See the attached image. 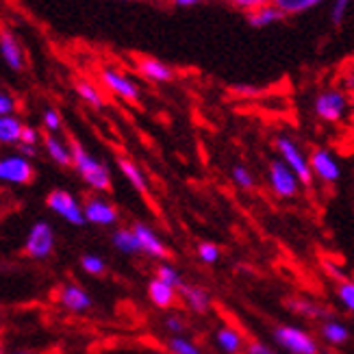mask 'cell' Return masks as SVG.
Segmentation results:
<instances>
[{
  "mask_svg": "<svg viewBox=\"0 0 354 354\" xmlns=\"http://www.w3.org/2000/svg\"><path fill=\"white\" fill-rule=\"evenodd\" d=\"M131 230L135 233L137 237V243H140V250L142 254L150 257V259H167V245L163 243V239L157 235V230L155 228H150L148 224L144 222H135L131 226Z\"/></svg>",
  "mask_w": 354,
  "mask_h": 354,
  "instance_id": "13",
  "label": "cell"
},
{
  "mask_svg": "<svg viewBox=\"0 0 354 354\" xmlns=\"http://www.w3.org/2000/svg\"><path fill=\"white\" fill-rule=\"evenodd\" d=\"M309 167L313 178H319L326 185H335L342 178V163L330 150L326 148H315L309 155Z\"/></svg>",
  "mask_w": 354,
  "mask_h": 354,
  "instance_id": "10",
  "label": "cell"
},
{
  "mask_svg": "<svg viewBox=\"0 0 354 354\" xmlns=\"http://www.w3.org/2000/svg\"><path fill=\"white\" fill-rule=\"evenodd\" d=\"M313 111L322 122H326V124H339V122L348 118V111H350L348 91L342 87L322 89L313 100Z\"/></svg>",
  "mask_w": 354,
  "mask_h": 354,
  "instance_id": "2",
  "label": "cell"
},
{
  "mask_svg": "<svg viewBox=\"0 0 354 354\" xmlns=\"http://www.w3.org/2000/svg\"><path fill=\"white\" fill-rule=\"evenodd\" d=\"M350 9H352V0H333V5H330V22L335 26H342L348 20Z\"/></svg>",
  "mask_w": 354,
  "mask_h": 354,
  "instance_id": "34",
  "label": "cell"
},
{
  "mask_svg": "<svg viewBox=\"0 0 354 354\" xmlns=\"http://www.w3.org/2000/svg\"><path fill=\"white\" fill-rule=\"evenodd\" d=\"M326 0H272V5L279 9L285 18H294V15L309 13L315 7L324 5Z\"/></svg>",
  "mask_w": 354,
  "mask_h": 354,
  "instance_id": "26",
  "label": "cell"
},
{
  "mask_svg": "<svg viewBox=\"0 0 354 354\" xmlns=\"http://www.w3.org/2000/svg\"><path fill=\"white\" fill-rule=\"evenodd\" d=\"M98 81H100L102 91H109L111 96L124 100V102H140V98H142L140 85H137V81L124 70H118L111 66L100 68Z\"/></svg>",
  "mask_w": 354,
  "mask_h": 354,
  "instance_id": "4",
  "label": "cell"
},
{
  "mask_svg": "<svg viewBox=\"0 0 354 354\" xmlns=\"http://www.w3.org/2000/svg\"><path fill=\"white\" fill-rule=\"evenodd\" d=\"M0 59L5 61V66L11 72H24V68H26L24 46L9 28H0Z\"/></svg>",
  "mask_w": 354,
  "mask_h": 354,
  "instance_id": "12",
  "label": "cell"
},
{
  "mask_svg": "<svg viewBox=\"0 0 354 354\" xmlns=\"http://www.w3.org/2000/svg\"><path fill=\"white\" fill-rule=\"evenodd\" d=\"M57 302L70 313H85L94 306V298H91L81 285H64L57 291Z\"/></svg>",
  "mask_w": 354,
  "mask_h": 354,
  "instance_id": "15",
  "label": "cell"
},
{
  "mask_svg": "<svg viewBox=\"0 0 354 354\" xmlns=\"http://www.w3.org/2000/svg\"><path fill=\"white\" fill-rule=\"evenodd\" d=\"M215 344L224 354H243L245 348V337L239 328L224 324L215 330Z\"/></svg>",
  "mask_w": 354,
  "mask_h": 354,
  "instance_id": "18",
  "label": "cell"
},
{
  "mask_svg": "<svg viewBox=\"0 0 354 354\" xmlns=\"http://www.w3.org/2000/svg\"><path fill=\"white\" fill-rule=\"evenodd\" d=\"M198 259L203 261L205 266H215L220 261L222 257V250H220V245L218 243H213V241H203V243H198V250H196Z\"/></svg>",
  "mask_w": 354,
  "mask_h": 354,
  "instance_id": "29",
  "label": "cell"
},
{
  "mask_svg": "<svg viewBox=\"0 0 354 354\" xmlns=\"http://www.w3.org/2000/svg\"><path fill=\"white\" fill-rule=\"evenodd\" d=\"M287 306L294 313L306 317V319H315V322H326L330 317H335L326 306H322L319 302H313V300H306V298H291L287 300Z\"/></svg>",
  "mask_w": 354,
  "mask_h": 354,
  "instance_id": "19",
  "label": "cell"
},
{
  "mask_svg": "<svg viewBox=\"0 0 354 354\" xmlns=\"http://www.w3.org/2000/svg\"><path fill=\"white\" fill-rule=\"evenodd\" d=\"M245 18H248L250 26H254V28H268V26H274L281 20H285V15L274 5H263L250 13H245Z\"/></svg>",
  "mask_w": 354,
  "mask_h": 354,
  "instance_id": "25",
  "label": "cell"
},
{
  "mask_svg": "<svg viewBox=\"0 0 354 354\" xmlns=\"http://www.w3.org/2000/svg\"><path fill=\"white\" fill-rule=\"evenodd\" d=\"M230 178H233V183L239 189H252L254 187V176L245 165H235L233 170H230Z\"/></svg>",
  "mask_w": 354,
  "mask_h": 354,
  "instance_id": "33",
  "label": "cell"
},
{
  "mask_svg": "<svg viewBox=\"0 0 354 354\" xmlns=\"http://www.w3.org/2000/svg\"><path fill=\"white\" fill-rule=\"evenodd\" d=\"M319 335L328 346H346L348 339H350V328L337 317H330L326 322H322Z\"/></svg>",
  "mask_w": 354,
  "mask_h": 354,
  "instance_id": "21",
  "label": "cell"
},
{
  "mask_svg": "<svg viewBox=\"0 0 354 354\" xmlns=\"http://www.w3.org/2000/svg\"><path fill=\"white\" fill-rule=\"evenodd\" d=\"M226 3L230 7L243 11V13H250L259 7H263V5H272V0H226Z\"/></svg>",
  "mask_w": 354,
  "mask_h": 354,
  "instance_id": "39",
  "label": "cell"
},
{
  "mask_svg": "<svg viewBox=\"0 0 354 354\" xmlns=\"http://www.w3.org/2000/svg\"><path fill=\"white\" fill-rule=\"evenodd\" d=\"M337 298H339L342 306L346 311H354V283L348 279L337 281Z\"/></svg>",
  "mask_w": 354,
  "mask_h": 354,
  "instance_id": "31",
  "label": "cell"
},
{
  "mask_svg": "<svg viewBox=\"0 0 354 354\" xmlns=\"http://www.w3.org/2000/svg\"><path fill=\"white\" fill-rule=\"evenodd\" d=\"M155 279H159L161 283L170 285V287H174V289H178V287L185 283V281H183V276H180V272H178L174 266H170V263H161V266L157 268Z\"/></svg>",
  "mask_w": 354,
  "mask_h": 354,
  "instance_id": "30",
  "label": "cell"
},
{
  "mask_svg": "<svg viewBox=\"0 0 354 354\" xmlns=\"http://www.w3.org/2000/svg\"><path fill=\"white\" fill-rule=\"evenodd\" d=\"M81 268L91 274V276H100L106 272V263H104V259L98 257V254H83L81 257Z\"/></svg>",
  "mask_w": 354,
  "mask_h": 354,
  "instance_id": "35",
  "label": "cell"
},
{
  "mask_svg": "<svg viewBox=\"0 0 354 354\" xmlns=\"http://www.w3.org/2000/svg\"><path fill=\"white\" fill-rule=\"evenodd\" d=\"M46 207L72 226L87 224L85 215H83V203L68 189H53L48 196H46Z\"/></svg>",
  "mask_w": 354,
  "mask_h": 354,
  "instance_id": "7",
  "label": "cell"
},
{
  "mask_svg": "<svg viewBox=\"0 0 354 354\" xmlns=\"http://www.w3.org/2000/svg\"><path fill=\"white\" fill-rule=\"evenodd\" d=\"M167 350L170 354H205L203 348H200L194 339L185 335H174L170 337V342H167Z\"/></svg>",
  "mask_w": 354,
  "mask_h": 354,
  "instance_id": "28",
  "label": "cell"
},
{
  "mask_svg": "<svg viewBox=\"0 0 354 354\" xmlns=\"http://www.w3.org/2000/svg\"><path fill=\"white\" fill-rule=\"evenodd\" d=\"M118 167H120V172L124 174V178L131 183L133 189H137L140 194H148V178L140 165L131 161L129 157H118Z\"/></svg>",
  "mask_w": 354,
  "mask_h": 354,
  "instance_id": "23",
  "label": "cell"
},
{
  "mask_svg": "<svg viewBox=\"0 0 354 354\" xmlns=\"http://www.w3.org/2000/svg\"><path fill=\"white\" fill-rule=\"evenodd\" d=\"M55 230L48 222H35L30 226L28 235H26V241H24V254L28 259H37V261H44L53 257L55 252Z\"/></svg>",
  "mask_w": 354,
  "mask_h": 354,
  "instance_id": "8",
  "label": "cell"
},
{
  "mask_svg": "<svg viewBox=\"0 0 354 354\" xmlns=\"http://www.w3.org/2000/svg\"><path fill=\"white\" fill-rule=\"evenodd\" d=\"M152 354H163V352H152Z\"/></svg>",
  "mask_w": 354,
  "mask_h": 354,
  "instance_id": "44",
  "label": "cell"
},
{
  "mask_svg": "<svg viewBox=\"0 0 354 354\" xmlns=\"http://www.w3.org/2000/svg\"><path fill=\"white\" fill-rule=\"evenodd\" d=\"M178 298L185 302V306H187L189 311H194L198 315H205L211 309V296H209V291L203 289V287H198V285L183 283L178 287Z\"/></svg>",
  "mask_w": 354,
  "mask_h": 354,
  "instance_id": "17",
  "label": "cell"
},
{
  "mask_svg": "<svg viewBox=\"0 0 354 354\" xmlns=\"http://www.w3.org/2000/svg\"><path fill=\"white\" fill-rule=\"evenodd\" d=\"M120 3H137V0H120Z\"/></svg>",
  "mask_w": 354,
  "mask_h": 354,
  "instance_id": "43",
  "label": "cell"
},
{
  "mask_svg": "<svg viewBox=\"0 0 354 354\" xmlns=\"http://www.w3.org/2000/svg\"><path fill=\"white\" fill-rule=\"evenodd\" d=\"M274 146H276V152H279V159L298 176L300 185L309 187V185L313 183V174H311V167H309V155H304V150L298 146V142H294L287 135H279Z\"/></svg>",
  "mask_w": 354,
  "mask_h": 354,
  "instance_id": "3",
  "label": "cell"
},
{
  "mask_svg": "<svg viewBox=\"0 0 354 354\" xmlns=\"http://www.w3.org/2000/svg\"><path fill=\"white\" fill-rule=\"evenodd\" d=\"M41 144V133L35 129V127H30V124H24L22 133H20V142L18 146H33L37 148Z\"/></svg>",
  "mask_w": 354,
  "mask_h": 354,
  "instance_id": "37",
  "label": "cell"
},
{
  "mask_svg": "<svg viewBox=\"0 0 354 354\" xmlns=\"http://www.w3.org/2000/svg\"><path fill=\"white\" fill-rule=\"evenodd\" d=\"M70 146H72L70 167H74L76 174L83 178L87 187L96 194L111 192V172H109V167H106V163H102L98 157L91 155V152L79 142H72Z\"/></svg>",
  "mask_w": 354,
  "mask_h": 354,
  "instance_id": "1",
  "label": "cell"
},
{
  "mask_svg": "<svg viewBox=\"0 0 354 354\" xmlns=\"http://www.w3.org/2000/svg\"><path fill=\"white\" fill-rule=\"evenodd\" d=\"M111 243H113V248L118 252H124V254H142L140 250V243H137V237L131 228H118L113 230V235H111Z\"/></svg>",
  "mask_w": 354,
  "mask_h": 354,
  "instance_id": "27",
  "label": "cell"
},
{
  "mask_svg": "<svg viewBox=\"0 0 354 354\" xmlns=\"http://www.w3.org/2000/svg\"><path fill=\"white\" fill-rule=\"evenodd\" d=\"M18 111V100L9 89L0 87V115H11Z\"/></svg>",
  "mask_w": 354,
  "mask_h": 354,
  "instance_id": "36",
  "label": "cell"
},
{
  "mask_svg": "<svg viewBox=\"0 0 354 354\" xmlns=\"http://www.w3.org/2000/svg\"><path fill=\"white\" fill-rule=\"evenodd\" d=\"M0 354H9V352H7V350H5L3 346H0Z\"/></svg>",
  "mask_w": 354,
  "mask_h": 354,
  "instance_id": "42",
  "label": "cell"
},
{
  "mask_svg": "<svg viewBox=\"0 0 354 354\" xmlns=\"http://www.w3.org/2000/svg\"><path fill=\"white\" fill-rule=\"evenodd\" d=\"M74 91L85 104L94 106V109H102L104 106V91L98 83L89 81V79H79L74 83Z\"/></svg>",
  "mask_w": 354,
  "mask_h": 354,
  "instance_id": "22",
  "label": "cell"
},
{
  "mask_svg": "<svg viewBox=\"0 0 354 354\" xmlns=\"http://www.w3.org/2000/svg\"><path fill=\"white\" fill-rule=\"evenodd\" d=\"M22 129H24V122L18 113L0 115V144L3 146H18Z\"/></svg>",
  "mask_w": 354,
  "mask_h": 354,
  "instance_id": "24",
  "label": "cell"
},
{
  "mask_svg": "<svg viewBox=\"0 0 354 354\" xmlns=\"http://www.w3.org/2000/svg\"><path fill=\"white\" fill-rule=\"evenodd\" d=\"M268 183H270V189L274 192V196H279L283 200L296 198L300 194V187H302L298 176L291 172L281 159H274L270 163V167H268Z\"/></svg>",
  "mask_w": 354,
  "mask_h": 354,
  "instance_id": "9",
  "label": "cell"
},
{
  "mask_svg": "<svg viewBox=\"0 0 354 354\" xmlns=\"http://www.w3.org/2000/svg\"><path fill=\"white\" fill-rule=\"evenodd\" d=\"M41 127L46 133H53V135L64 129V118H61V113L55 106H48V109L41 111Z\"/></svg>",
  "mask_w": 354,
  "mask_h": 354,
  "instance_id": "32",
  "label": "cell"
},
{
  "mask_svg": "<svg viewBox=\"0 0 354 354\" xmlns=\"http://www.w3.org/2000/svg\"><path fill=\"white\" fill-rule=\"evenodd\" d=\"M35 178V165L30 159L22 157L20 152L0 157V183L13 185V187H24Z\"/></svg>",
  "mask_w": 354,
  "mask_h": 354,
  "instance_id": "6",
  "label": "cell"
},
{
  "mask_svg": "<svg viewBox=\"0 0 354 354\" xmlns=\"http://www.w3.org/2000/svg\"><path fill=\"white\" fill-rule=\"evenodd\" d=\"M148 298L157 309H172L178 300V289L161 283L159 279H152L148 283Z\"/></svg>",
  "mask_w": 354,
  "mask_h": 354,
  "instance_id": "20",
  "label": "cell"
},
{
  "mask_svg": "<svg viewBox=\"0 0 354 354\" xmlns=\"http://www.w3.org/2000/svg\"><path fill=\"white\" fill-rule=\"evenodd\" d=\"M83 215H85V222L94 224V226H115L120 220L118 207L111 203V200H106L102 196L87 198L83 205Z\"/></svg>",
  "mask_w": 354,
  "mask_h": 354,
  "instance_id": "11",
  "label": "cell"
},
{
  "mask_svg": "<svg viewBox=\"0 0 354 354\" xmlns=\"http://www.w3.org/2000/svg\"><path fill=\"white\" fill-rule=\"evenodd\" d=\"M274 342L289 354H319V344L315 337L300 326L283 324L274 328Z\"/></svg>",
  "mask_w": 354,
  "mask_h": 354,
  "instance_id": "5",
  "label": "cell"
},
{
  "mask_svg": "<svg viewBox=\"0 0 354 354\" xmlns=\"http://www.w3.org/2000/svg\"><path fill=\"white\" fill-rule=\"evenodd\" d=\"M163 328H165L167 333H170V337H174V335H183L185 328H187V324H185V319H183L180 315L172 313V315H167V317H165Z\"/></svg>",
  "mask_w": 354,
  "mask_h": 354,
  "instance_id": "38",
  "label": "cell"
},
{
  "mask_svg": "<svg viewBox=\"0 0 354 354\" xmlns=\"http://www.w3.org/2000/svg\"><path fill=\"white\" fill-rule=\"evenodd\" d=\"M135 70L140 72L146 81L157 83V85L174 81V68L167 66L165 61H161L157 57H148V55L135 57Z\"/></svg>",
  "mask_w": 354,
  "mask_h": 354,
  "instance_id": "14",
  "label": "cell"
},
{
  "mask_svg": "<svg viewBox=\"0 0 354 354\" xmlns=\"http://www.w3.org/2000/svg\"><path fill=\"white\" fill-rule=\"evenodd\" d=\"M243 352L245 354H279L276 350H272L268 344H261V342H245Z\"/></svg>",
  "mask_w": 354,
  "mask_h": 354,
  "instance_id": "40",
  "label": "cell"
},
{
  "mask_svg": "<svg viewBox=\"0 0 354 354\" xmlns=\"http://www.w3.org/2000/svg\"><path fill=\"white\" fill-rule=\"evenodd\" d=\"M165 5H172V7H180V9H192V7H198L203 5L205 0H163Z\"/></svg>",
  "mask_w": 354,
  "mask_h": 354,
  "instance_id": "41",
  "label": "cell"
},
{
  "mask_svg": "<svg viewBox=\"0 0 354 354\" xmlns=\"http://www.w3.org/2000/svg\"><path fill=\"white\" fill-rule=\"evenodd\" d=\"M41 148H44L46 155H48V159L55 161L59 167H70L72 165V146L59 133L41 135Z\"/></svg>",
  "mask_w": 354,
  "mask_h": 354,
  "instance_id": "16",
  "label": "cell"
}]
</instances>
